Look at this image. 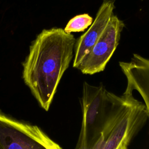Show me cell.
<instances>
[{
    "instance_id": "obj_3",
    "label": "cell",
    "mask_w": 149,
    "mask_h": 149,
    "mask_svg": "<svg viewBox=\"0 0 149 149\" xmlns=\"http://www.w3.org/2000/svg\"><path fill=\"white\" fill-rule=\"evenodd\" d=\"M112 93L102 84L92 86L84 81L81 100L82 123L76 147L91 146L99 137L104 126Z\"/></svg>"
},
{
    "instance_id": "obj_4",
    "label": "cell",
    "mask_w": 149,
    "mask_h": 149,
    "mask_svg": "<svg viewBox=\"0 0 149 149\" xmlns=\"http://www.w3.org/2000/svg\"><path fill=\"white\" fill-rule=\"evenodd\" d=\"M0 149H63L38 126L10 117L0 110Z\"/></svg>"
},
{
    "instance_id": "obj_2",
    "label": "cell",
    "mask_w": 149,
    "mask_h": 149,
    "mask_svg": "<svg viewBox=\"0 0 149 149\" xmlns=\"http://www.w3.org/2000/svg\"><path fill=\"white\" fill-rule=\"evenodd\" d=\"M148 114L144 104L133 96L113 95L98 139L88 147L74 149H127Z\"/></svg>"
},
{
    "instance_id": "obj_5",
    "label": "cell",
    "mask_w": 149,
    "mask_h": 149,
    "mask_svg": "<svg viewBox=\"0 0 149 149\" xmlns=\"http://www.w3.org/2000/svg\"><path fill=\"white\" fill-rule=\"evenodd\" d=\"M124 26L123 22L113 15L99 38L77 69L86 74L103 71L118 45Z\"/></svg>"
},
{
    "instance_id": "obj_9",
    "label": "cell",
    "mask_w": 149,
    "mask_h": 149,
    "mask_svg": "<svg viewBox=\"0 0 149 149\" xmlns=\"http://www.w3.org/2000/svg\"><path fill=\"white\" fill-rule=\"evenodd\" d=\"M104 1H108V0H103Z\"/></svg>"
},
{
    "instance_id": "obj_7",
    "label": "cell",
    "mask_w": 149,
    "mask_h": 149,
    "mask_svg": "<svg viewBox=\"0 0 149 149\" xmlns=\"http://www.w3.org/2000/svg\"><path fill=\"white\" fill-rule=\"evenodd\" d=\"M119 65L127 80L126 89L123 94L133 95L137 90L144 101V105L149 111V62L141 56L134 54L129 62H120Z\"/></svg>"
},
{
    "instance_id": "obj_8",
    "label": "cell",
    "mask_w": 149,
    "mask_h": 149,
    "mask_svg": "<svg viewBox=\"0 0 149 149\" xmlns=\"http://www.w3.org/2000/svg\"><path fill=\"white\" fill-rule=\"evenodd\" d=\"M93 22V17L88 14L79 15L72 18L63 30L67 33L84 31L92 24Z\"/></svg>"
},
{
    "instance_id": "obj_1",
    "label": "cell",
    "mask_w": 149,
    "mask_h": 149,
    "mask_svg": "<svg viewBox=\"0 0 149 149\" xmlns=\"http://www.w3.org/2000/svg\"><path fill=\"white\" fill-rule=\"evenodd\" d=\"M76 39L61 28L44 29L30 46L22 77L40 106L48 111L73 56Z\"/></svg>"
},
{
    "instance_id": "obj_6",
    "label": "cell",
    "mask_w": 149,
    "mask_h": 149,
    "mask_svg": "<svg viewBox=\"0 0 149 149\" xmlns=\"http://www.w3.org/2000/svg\"><path fill=\"white\" fill-rule=\"evenodd\" d=\"M115 0L104 1L100 7L94 20L88 30L76 41L73 67L77 68L88 54L113 15Z\"/></svg>"
}]
</instances>
